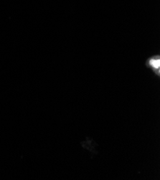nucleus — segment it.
Masks as SVG:
<instances>
[{
	"label": "nucleus",
	"instance_id": "f257e3e1",
	"mask_svg": "<svg viewBox=\"0 0 160 180\" xmlns=\"http://www.w3.org/2000/svg\"><path fill=\"white\" fill-rule=\"evenodd\" d=\"M149 64H150V65L151 67L154 68V69L157 70L158 72H159V64H160V60L159 58L158 57V58L156 59H151L150 60H149Z\"/></svg>",
	"mask_w": 160,
	"mask_h": 180
}]
</instances>
